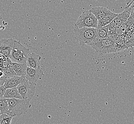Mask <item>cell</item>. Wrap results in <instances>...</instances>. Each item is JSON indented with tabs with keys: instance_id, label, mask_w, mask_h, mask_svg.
<instances>
[{
	"instance_id": "5",
	"label": "cell",
	"mask_w": 134,
	"mask_h": 124,
	"mask_svg": "<svg viewBox=\"0 0 134 124\" xmlns=\"http://www.w3.org/2000/svg\"><path fill=\"white\" fill-rule=\"evenodd\" d=\"M98 20L90 11H86L83 13L76 22L74 27L79 28L82 27L98 28Z\"/></svg>"
},
{
	"instance_id": "2",
	"label": "cell",
	"mask_w": 134,
	"mask_h": 124,
	"mask_svg": "<svg viewBox=\"0 0 134 124\" xmlns=\"http://www.w3.org/2000/svg\"><path fill=\"white\" fill-rule=\"evenodd\" d=\"M115 41V39L109 37L106 38H97L88 45L94 49L99 55H103L116 52L114 48Z\"/></svg>"
},
{
	"instance_id": "1",
	"label": "cell",
	"mask_w": 134,
	"mask_h": 124,
	"mask_svg": "<svg viewBox=\"0 0 134 124\" xmlns=\"http://www.w3.org/2000/svg\"><path fill=\"white\" fill-rule=\"evenodd\" d=\"M75 39L81 47L88 44L98 38V28L93 27H74Z\"/></svg>"
},
{
	"instance_id": "7",
	"label": "cell",
	"mask_w": 134,
	"mask_h": 124,
	"mask_svg": "<svg viewBox=\"0 0 134 124\" xmlns=\"http://www.w3.org/2000/svg\"><path fill=\"white\" fill-rule=\"evenodd\" d=\"M130 13L129 11L125 8L123 12L118 15L114 18L111 23L108 25V30L111 31L126 22L130 16Z\"/></svg>"
},
{
	"instance_id": "9",
	"label": "cell",
	"mask_w": 134,
	"mask_h": 124,
	"mask_svg": "<svg viewBox=\"0 0 134 124\" xmlns=\"http://www.w3.org/2000/svg\"><path fill=\"white\" fill-rule=\"evenodd\" d=\"M14 41L15 40L13 39L0 40V54L6 58H10Z\"/></svg>"
},
{
	"instance_id": "25",
	"label": "cell",
	"mask_w": 134,
	"mask_h": 124,
	"mask_svg": "<svg viewBox=\"0 0 134 124\" xmlns=\"http://www.w3.org/2000/svg\"><path fill=\"white\" fill-rule=\"evenodd\" d=\"M3 75H4V74H3V71L0 70V77H2Z\"/></svg>"
},
{
	"instance_id": "26",
	"label": "cell",
	"mask_w": 134,
	"mask_h": 124,
	"mask_svg": "<svg viewBox=\"0 0 134 124\" xmlns=\"http://www.w3.org/2000/svg\"><path fill=\"white\" fill-rule=\"evenodd\" d=\"M2 114V113H1V111H0V115H1Z\"/></svg>"
},
{
	"instance_id": "3",
	"label": "cell",
	"mask_w": 134,
	"mask_h": 124,
	"mask_svg": "<svg viewBox=\"0 0 134 124\" xmlns=\"http://www.w3.org/2000/svg\"><path fill=\"white\" fill-rule=\"evenodd\" d=\"M9 109L13 112L15 116H20L25 114L31 107L30 100L19 98H7Z\"/></svg>"
},
{
	"instance_id": "13",
	"label": "cell",
	"mask_w": 134,
	"mask_h": 124,
	"mask_svg": "<svg viewBox=\"0 0 134 124\" xmlns=\"http://www.w3.org/2000/svg\"><path fill=\"white\" fill-rule=\"evenodd\" d=\"M13 69L16 73V75L19 76H25L27 65L26 63H18L12 62Z\"/></svg>"
},
{
	"instance_id": "16",
	"label": "cell",
	"mask_w": 134,
	"mask_h": 124,
	"mask_svg": "<svg viewBox=\"0 0 134 124\" xmlns=\"http://www.w3.org/2000/svg\"><path fill=\"white\" fill-rule=\"evenodd\" d=\"M4 97L6 98L23 99L16 87L6 89Z\"/></svg>"
},
{
	"instance_id": "17",
	"label": "cell",
	"mask_w": 134,
	"mask_h": 124,
	"mask_svg": "<svg viewBox=\"0 0 134 124\" xmlns=\"http://www.w3.org/2000/svg\"><path fill=\"white\" fill-rule=\"evenodd\" d=\"M117 15L118 14L113 13L111 16H108L101 19L100 20H98V27H103L108 25Z\"/></svg>"
},
{
	"instance_id": "19",
	"label": "cell",
	"mask_w": 134,
	"mask_h": 124,
	"mask_svg": "<svg viewBox=\"0 0 134 124\" xmlns=\"http://www.w3.org/2000/svg\"><path fill=\"white\" fill-rule=\"evenodd\" d=\"M2 71L3 72L4 75H5L7 78H11L16 75L15 72L13 69L12 65V62L7 67L3 68Z\"/></svg>"
},
{
	"instance_id": "8",
	"label": "cell",
	"mask_w": 134,
	"mask_h": 124,
	"mask_svg": "<svg viewBox=\"0 0 134 124\" xmlns=\"http://www.w3.org/2000/svg\"><path fill=\"white\" fill-rule=\"evenodd\" d=\"M43 75V72L41 67L35 69L27 66L25 77L30 82L36 84L37 82L41 79Z\"/></svg>"
},
{
	"instance_id": "10",
	"label": "cell",
	"mask_w": 134,
	"mask_h": 124,
	"mask_svg": "<svg viewBox=\"0 0 134 124\" xmlns=\"http://www.w3.org/2000/svg\"><path fill=\"white\" fill-rule=\"evenodd\" d=\"M27 80L25 76H19L17 75L7 78L3 86L6 89L17 87L20 84Z\"/></svg>"
},
{
	"instance_id": "21",
	"label": "cell",
	"mask_w": 134,
	"mask_h": 124,
	"mask_svg": "<svg viewBox=\"0 0 134 124\" xmlns=\"http://www.w3.org/2000/svg\"><path fill=\"white\" fill-rule=\"evenodd\" d=\"M125 8L129 11L130 13V17L134 19V1L129 5H126Z\"/></svg>"
},
{
	"instance_id": "14",
	"label": "cell",
	"mask_w": 134,
	"mask_h": 124,
	"mask_svg": "<svg viewBox=\"0 0 134 124\" xmlns=\"http://www.w3.org/2000/svg\"><path fill=\"white\" fill-rule=\"evenodd\" d=\"M126 36L124 34L120 35L116 39L115 43V52H121L126 49V44H125Z\"/></svg>"
},
{
	"instance_id": "22",
	"label": "cell",
	"mask_w": 134,
	"mask_h": 124,
	"mask_svg": "<svg viewBox=\"0 0 134 124\" xmlns=\"http://www.w3.org/2000/svg\"><path fill=\"white\" fill-rule=\"evenodd\" d=\"M5 91H6V88L3 85L0 86V99L4 98V95L5 94Z\"/></svg>"
},
{
	"instance_id": "23",
	"label": "cell",
	"mask_w": 134,
	"mask_h": 124,
	"mask_svg": "<svg viewBox=\"0 0 134 124\" xmlns=\"http://www.w3.org/2000/svg\"><path fill=\"white\" fill-rule=\"evenodd\" d=\"M6 79H7V78L4 75L2 77H0V86L3 85L5 83Z\"/></svg>"
},
{
	"instance_id": "12",
	"label": "cell",
	"mask_w": 134,
	"mask_h": 124,
	"mask_svg": "<svg viewBox=\"0 0 134 124\" xmlns=\"http://www.w3.org/2000/svg\"><path fill=\"white\" fill-rule=\"evenodd\" d=\"M41 57L39 54H36L34 53H30L27 57L26 64L28 67L35 69L39 68L41 67Z\"/></svg>"
},
{
	"instance_id": "24",
	"label": "cell",
	"mask_w": 134,
	"mask_h": 124,
	"mask_svg": "<svg viewBox=\"0 0 134 124\" xmlns=\"http://www.w3.org/2000/svg\"><path fill=\"white\" fill-rule=\"evenodd\" d=\"M134 1V0H126V5H129L130 3H131L132 2H133Z\"/></svg>"
},
{
	"instance_id": "15",
	"label": "cell",
	"mask_w": 134,
	"mask_h": 124,
	"mask_svg": "<svg viewBox=\"0 0 134 124\" xmlns=\"http://www.w3.org/2000/svg\"><path fill=\"white\" fill-rule=\"evenodd\" d=\"M0 111L2 114H7L13 117L15 116L13 112L9 110V104L6 98L0 99Z\"/></svg>"
},
{
	"instance_id": "6",
	"label": "cell",
	"mask_w": 134,
	"mask_h": 124,
	"mask_svg": "<svg viewBox=\"0 0 134 124\" xmlns=\"http://www.w3.org/2000/svg\"><path fill=\"white\" fill-rule=\"evenodd\" d=\"M36 85L27 80L17 86V88L24 99L31 100L36 91Z\"/></svg>"
},
{
	"instance_id": "27",
	"label": "cell",
	"mask_w": 134,
	"mask_h": 124,
	"mask_svg": "<svg viewBox=\"0 0 134 124\" xmlns=\"http://www.w3.org/2000/svg\"><path fill=\"white\" fill-rule=\"evenodd\" d=\"M133 34H134V33H133Z\"/></svg>"
},
{
	"instance_id": "11",
	"label": "cell",
	"mask_w": 134,
	"mask_h": 124,
	"mask_svg": "<svg viewBox=\"0 0 134 124\" xmlns=\"http://www.w3.org/2000/svg\"><path fill=\"white\" fill-rule=\"evenodd\" d=\"M90 11L93 13L98 20L106 16H111L114 13L108 10V9L101 6L93 7L90 9Z\"/></svg>"
},
{
	"instance_id": "18",
	"label": "cell",
	"mask_w": 134,
	"mask_h": 124,
	"mask_svg": "<svg viewBox=\"0 0 134 124\" xmlns=\"http://www.w3.org/2000/svg\"><path fill=\"white\" fill-rule=\"evenodd\" d=\"M98 38H106L109 37V33L108 25L103 27H98Z\"/></svg>"
},
{
	"instance_id": "4",
	"label": "cell",
	"mask_w": 134,
	"mask_h": 124,
	"mask_svg": "<svg viewBox=\"0 0 134 124\" xmlns=\"http://www.w3.org/2000/svg\"><path fill=\"white\" fill-rule=\"evenodd\" d=\"M30 53L29 49L24 47L20 42L15 40L10 58L12 62L26 63L27 57Z\"/></svg>"
},
{
	"instance_id": "20",
	"label": "cell",
	"mask_w": 134,
	"mask_h": 124,
	"mask_svg": "<svg viewBox=\"0 0 134 124\" xmlns=\"http://www.w3.org/2000/svg\"><path fill=\"white\" fill-rule=\"evenodd\" d=\"M13 117V116L7 114L0 115V124H10Z\"/></svg>"
}]
</instances>
